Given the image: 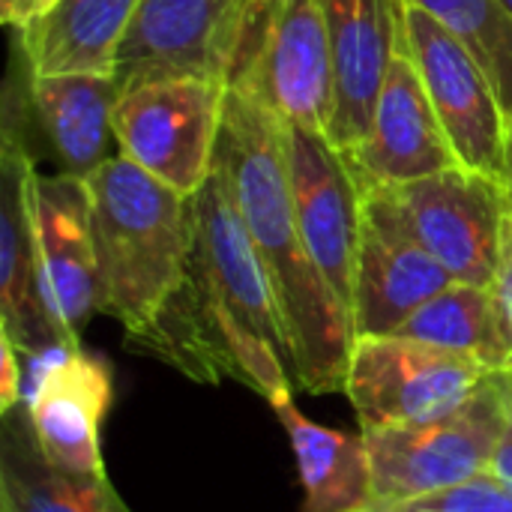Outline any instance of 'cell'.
I'll list each match as a JSON object with an SVG mask.
<instances>
[{"instance_id":"cell-1","label":"cell","mask_w":512,"mask_h":512,"mask_svg":"<svg viewBox=\"0 0 512 512\" xmlns=\"http://www.w3.org/2000/svg\"><path fill=\"white\" fill-rule=\"evenodd\" d=\"M192 201L195 240L186 276L129 351L201 384L240 381L276 405L297 390L285 324L219 168Z\"/></svg>"},{"instance_id":"cell-2","label":"cell","mask_w":512,"mask_h":512,"mask_svg":"<svg viewBox=\"0 0 512 512\" xmlns=\"http://www.w3.org/2000/svg\"><path fill=\"white\" fill-rule=\"evenodd\" d=\"M216 168L276 294L294 387L312 396L345 393L357 339L306 249L291 192L285 123L240 84L228 87Z\"/></svg>"},{"instance_id":"cell-3","label":"cell","mask_w":512,"mask_h":512,"mask_svg":"<svg viewBox=\"0 0 512 512\" xmlns=\"http://www.w3.org/2000/svg\"><path fill=\"white\" fill-rule=\"evenodd\" d=\"M90 222L99 267V315L114 318L126 345L138 342L180 288L192 240L195 201L111 156L90 177Z\"/></svg>"},{"instance_id":"cell-4","label":"cell","mask_w":512,"mask_h":512,"mask_svg":"<svg viewBox=\"0 0 512 512\" xmlns=\"http://www.w3.org/2000/svg\"><path fill=\"white\" fill-rule=\"evenodd\" d=\"M504 420V375H489L471 402L441 420L360 432L369 456L372 501H417L489 474Z\"/></svg>"},{"instance_id":"cell-5","label":"cell","mask_w":512,"mask_h":512,"mask_svg":"<svg viewBox=\"0 0 512 512\" xmlns=\"http://www.w3.org/2000/svg\"><path fill=\"white\" fill-rule=\"evenodd\" d=\"M228 81L174 75L117 93V153L150 177L195 198L216 171Z\"/></svg>"},{"instance_id":"cell-6","label":"cell","mask_w":512,"mask_h":512,"mask_svg":"<svg viewBox=\"0 0 512 512\" xmlns=\"http://www.w3.org/2000/svg\"><path fill=\"white\" fill-rule=\"evenodd\" d=\"M231 84L285 126L333 141L336 69L324 0H267Z\"/></svg>"},{"instance_id":"cell-7","label":"cell","mask_w":512,"mask_h":512,"mask_svg":"<svg viewBox=\"0 0 512 512\" xmlns=\"http://www.w3.org/2000/svg\"><path fill=\"white\" fill-rule=\"evenodd\" d=\"M267 0H144L117 54V93L174 75L234 81Z\"/></svg>"},{"instance_id":"cell-8","label":"cell","mask_w":512,"mask_h":512,"mask_svg":"<svg viewBox=\"0 0 512 512\" xmlns=\"http://www.w3.org/2000/svg\"><path fill=\"white\" fill-rule=\"evenodd\" d=\"M492 372L471 357L402 336H363L354 342L345 393L360 432L420 426L459 411Z\"/></svg>"},{"instance_id":"cell-9","label":"cell","mask_w":512,"mask_h":512,"mask_svg":"<svg viewBox=\"0 0 512 512\" xmlns=\"http://www.w3.org/2000/svg\"><path fill=\"white\" fill-rule=\"evenodd\" d=\"M408 54L462 168L501 183L507 111L477 54L438 18L399 0Z\"/></svg>"},{"instance_id":"cell-10","label":"cell","mask_w":512,"mask_h":512,"mask_svg":"<svg viewBox=\"0 0 512 512\" xmlns=\"http://www.w3.org/2000/svg\"><path fill=\"white\" fill-rule=\"evenodd\" d=\"M384 189L414 240L456 282L492 288L507 207V192L498 180L450 168Z\"/></svg>"},{"instance_id":"cell-11","label":"cell","mask_w":512,"mask_h":512,"mask_svg":"<svg viewBox=\"0 0 512 512\" xmlns=\"http://www.w3.org/2000/svg\"><path fill=\"white\" fill-rule=\"evenodd\" d=\"M285 153L306 249L354 327V270L363 228V186L348 156L318 132L285 126Z\"/></svg>"},{"instance_id":"cell-12","label":"cell","mask_w":512,"mask_h":512,"mask_svg":"<svg viewBox=\"0 0 512 512\" xmlns=\"http://www.w3.org/2000/svg\"><path fill=\"white\" fill-rule=\"evenodd\" d=\"M24 405L39 450L72 474H105L102 423L114 402L111 363L84 348L24 354Z\"/></svg>"},{"instance_id":"cell-13","label":"cell","mask_w":512,"mask_h":512,"mask_svg":"<svg viewBox=\"0 0 512 512\" xmlns=\"http://www.w3.org/2000/svg\"><path fill=\"white\" fill-rule=\"evenodd\" d=\"M30 204L45 309L60 342L66 348H81V333L99 312V267L87 177L36 171Z\"/></svg>"},{"instance_id":"cell-14","label":"cell","mask_w":512,"mask_h":512,"mask_svg":"<svg viewBox=\"0 0 512 512\" xmlns=\"http://www.w3.org/2000/svg\"><path fill=\"white\" fill-rule=\"evenodd\" d=\"M456 279L414 240L384 186L363 189L354 270V336H390Z\"/></svg>"},{"instance_id":"cell-15","label":"cell","mask_w":512,"mask_h":512,"mask_svg":"<svg viewBox=\"0 0 512 512\" xmlns=\"http://www.w3.org/2000/svg\"><path fill=\"white\" fill-rule=\"evenodd\" d=\"M21 120L24 111L15 114V96L6 87L0 138V333H6L18 351L33 354L63 342L42 297L30 204L36 162L24 141Z\"/></svg>"},{"instance_id":"cell-16","label":"cell","mask_w":512,"mask_h":512,"mask_svg":"<svg viewBox=\"0 0 512 512\" xmlns=\"http://www.w3.org/2000/svg\"><path fill=\"white\" fill-rule=\"evenodd\" d=\"M345 156L363 189L402 186L429 174L462 168L438 123L405 39L390 63L363 144Z\"/></svg>"},{"instance_id":"cell-17","label":"cell","mask_w":512,"mask_h":512,"mask_svg":"<svg viewBox=\"0 0 512 512\" xmlns=\"http://www.w3.org/2000/svg\"><path fill=\"white\" fill-rule=\"evenodd\" d=\"M324 12L336 69L333 144L354 153L372 126L378 93L405 39L399 0H324Z\"/></svg>"},{"instance_id":"cell-18","label":"cell","mask_w":512,"mask_h":512,"mask_svg":"<svg viewBox=\"0 0 512 512\" xmlns=\"http://www.w3.org/2000/svg\"><path fill=\"white\" fill-rule=\"evenodd\" d=\"M27 102L39 120L60 171L90 177L108 162L114 138V102L117 81L111 75L63 72V75H30Z\"/></svg>"},{"instance_id":"cell-19","label":"cell","mask_w":512,"mask_h":512,"mask_svg":"<svg viewBox=\"0 0 512 512\" xmlns=\"http://www.w3.org/2000/svg\"><path fill=\"white\" fill-rule=\"evenodd\" d=\"M0 512H132L108 474H72L39 450L27 405L0 417Z\"/></svg>"},{"instance_id":"cell-20","label":"cell","mask_w":512,"mask_h":512,"mask_svg":"<svg viewBox=\"0 0 512 512\" xmlns=\"http://www.w3.org/2000/svg\"><path fill=\"white\" fill-rule=\"evenodd\" d=\"M144 0H60L42 21L18 33L30 75H111Z\"/></svg>"},{"instance_id":"cell-21","label":"cell","mask_w":512,"mask_h":512,"mask_svg":"<svg viewBox=\"0 0 512 512\" xmlns=\"http://www.w3.org/2000/svg\"><path fill=\"white\" fill-rule=\"evenodd\" d=\"M270 408L297 456L303 512H354L372 501V474L363 435H345L312 423L294 405V396Z\"/></svg>"},{"instance_id":"cell-22","label":"cell","mask_w":512,"mask_h":512,"mask_svg":"<svg viewBox=\"0 0 512 512\" xmlns=\"http://www.w3.org/2000/svg\"><path fill=\"white\" fill-rule=\"evenodd\" d=\"M390 336L471 357L492 375L512 372V342L492 288L483 285L453 282L450 288L426 300Z\"/></svg>"},{"instance_id":"cell-23","label":"cell","mask_w":512,"mask_h":512,"mask_svg":"<svg viewBox=\"0 0 512 512\" xmlns=\"http://www.w3.org/2000/svg\"><path fill=\"white\" fill-rule=\"evenodd\" d=\"M456 33L492 75L507 117L512 114V18L498 0H405Z\"/></svg>"},{"instance_id":"cell-24","label":"cell","mask_w":512,"mask_h":512,"mask_svg":"<svg viewBox=\"0 0 512 512\" xmlns=\"http://www.w3.org/2000/svg\"><path fill=\"white\" fill-rule=\"evenodd\" d=\"M384 512H512V489L492 474H480L462 486L417 501L384 504Z\"/></svg>"},{"instance_id":"cell-25","label":"cell","mask_w":512,"mask_h":512,"mask_svg":"<svg viewBox=\"0 0 512 512\" xmlns=\"http://www.w3.org/2000/svg\"><path fill=\"white\" fill-rule=\"evenodd\" d=\"M492 294L501 312V321L507 327V336L512 342V198L507 195L504 207V228H501V249H498V267L492 279Z\"/></svg>"},{"instance_id":"cell-26","label":"cell","mask_w":512,"mask_h":512,"mask_svg":"<svg viewBox=\"0 0 512 512\" xmlns=\"http://www.w3.org/2000/svg\"><path fill=\"white\" fill-rule=\"evenodd\" d=\"M0 417L24 405V363L18 345L0 333Z\"/></svg>"},{"instance_id":"cell-27","label":"cell","mask_w":512,"mask_h":512,"mask_svg":"<svg viewBox=\"0 0 512 512\" xmlns=\"http://www.w3.org/2000/svg\"><path fill=\"white\" fill-rule=\"evenodd\" d=\"M60 0H0V18L9 30L24 33L42 21Z\"/></svg>"},{"instance_id":"cell-28","label":"cell","mask_w":512,"mask_h":512,"mask_svg":"<svg viewBox=\"0 0 512 512\" xmlns=\"http://www.w3.org/2000/svg\"><path fill=\"white\" fill-rule=\"evenodd\" d=\"M504 396H507V420H504V432L498 438L489 474L501 483H507L512 489V372L504 375Z\"/></svg>"},{"instance_id":"cell-29","label":"cell","mask_w":512,"mask_h":512,"mask_svg":"<svg viewBox=\"0 0 512 512\" xmlns=\"http://www.w3.org/2000/svg\"><path fill=\"white\" fill-rule=\"evenodd\" d=\"M501 186L512 198V114L507 117V138H504V168H501Z\"/></svg>"},{"instance_id":"cell-30","label":"cell","mask_w":512,"mask_h":512,"mask_svg":"<svg viewBox=\"0 0 512 512\" xmlns=\"http://www.w3.org/2000/svg\"><path fill=\"white\" fill-rule=\"evenodd\" d=\"M354 512H384V504H381V501H369L366 507H360V510Z\"/></svg>"},{"instance_id":"cell-31","label":"cell","mask_w":512,"mask_h":512,"mask_svg":"<svg viewBox=\"0 0 512 512\" xmlns=\"http://www.w3.org/2000/svg\"><path fill=\"white\" fill-rule=\"evenodd\" d=\"M498 3H501V6H504L507 12H510V18H512V0H498Z\"/></svg>"}]
</instances>
